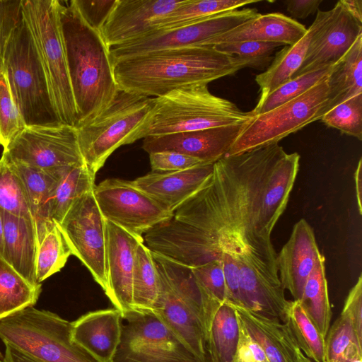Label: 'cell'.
Instances as JSON below:
<instances>
[{
	"label": "cell",
	"mask_w": 362,
	"mask_h": 362,
	"mask_svg": "<svg viewBox=\"0 0 362 362\" xmlns=\"http://www.w3.org/2000/svg\"><path fill=\"white\" fill-rule=\"evenodd\" d=\"M322 0H287L286 9L294 18H305L319 10Z\"/></svg>",
	"instance_id": "cell-49"
},
{
	"label": "cell",
	"mask_w": 362,
	"mask_h": 362,
	"mask_svg": "<svg viewBox=\"0 0 362 362\" xmlns=\"http://www.w3.org/2000/svg\"><path fill=\"white\" fill-rule=\"evenodd\" d=\"M320 254L313 228L305 219H300L276 256L281 286L293 300L301 299L305 284Z\"/></svg>",
	"instance_id": "cell-20"
},
{
	"label": "cell",
	"mask_w": 362,
	"mask_h": 362,
	"mask_svg": "<svg viewBox=\"0 0 362 362\" xmlns=\"http://www.w3.org/2000/svg\"><path fill=\"white\" fill-rule=\"evenodd\" d=\"M348 11L359 22L362 23V1L341 0Z\"/></svg>",
	"instance_id": "cell-52"
},
{
	"label": "cell",
	"mask_w": 362,
	"mask_h": 362,
	"mask_svg": "<svg viewBox=\"0 0 362 362\" xmlns=\"http://www.w3.org/2000/svg\"><path fill=\"white\" fill-rule=\"evenodd\" d=\"M57 226L72 255L86 266L105 293L106 220L100 213L93 190L79 197Z\"/></svg>",
	"instance_id": "cell-13"
},
{
	"label": "cell",
	"mask_w": 362,
	"mask_h": 362,
	"mask_svg": "<svg viewBox=\"0 0 362 362\" xmlns=\"http://www.w3.org/2000/svg\"><path fill=\"white\" fill-rule=\"evenodd\" d=\"M317 15L304 36L292 45H286L277 52L267 69L255 76L262 99L276 88L291 80L301 66L310 40L318 25Z\"/></svg>",
	"instance_id": "cell-27"
},
{
	"label": "cell",
	"mask_w": 362,
	"mask_h": 362,
	"mask_svg": "<svg viewBox=\"0 0 362 362\" xmlns=\"http://www.w3.org/2000/svg\"><path fill=\"white\" fill-rule=\"evenodd\" d=\"M300 155L276 144L225 156L202 188L160 228L163 255L194 268L227 255L239 278L280 282L272 230L288 202Z\"/></svg>",
	"instance_id": "cell-1"
},
{
	"label": "cell",
	"mask_w": 362,
	"mask_h": 362,
	"mask_svg": "<svg viewBox=\"0 0 362 362\" xmlns=\"http://www.w3.org/2000/svg\"><path fill=\"white\" fill-rule=\"evenodd\" d=\"M72 255L63 233L56 223L38 245L36 277L39 284L59 272Z\"/></svg>",
	"instance_id": "cell-38"
},
{
	"label": "cell",
	"mask_w": 362,
	"mask_h": 362,
	"mask_svg": "<svg viewBox=\"0 0 362 362\" xmlns=\"http://www.w3.org/2000/svg\"><path fill=\"white\" fill-rule=\"evenodd\" d=\"M148 154L151 172L179 171L205 164L197 158L175 151H163Z\"/></svg>",
	"instance_id": "cell-44"
},
{
	"label": "cell",
	"mask_w": 362,
	"mask_h": 362,
	"mask_svg": "<svg viewBox=\"0 0 362 362\" xmlns=\"http://www.w3.org/2000/svg\"><path fill=\"white\" fill-rule=\"evenodd\" d=\"M284 323L305 356L315 362H325V338L303 310L300 300L289 301Z\"/></svg>",
	"instance_id": "cell-36"
},
{
	"label": "cell",
	"mask_w": 362,
	"mask_h": 362,
	"mask_svg": "<svg viewBox=\"0 0 362 362\" xmlns=\"http://www.w3.org/2000/svg\"><path fill=\"white\" fill-rule=\"evenodd\" d=\"M213 170L214 163H205L179 171L151 172L132 182L173 214L202 188Z\"/></svg>",
	"instance_id": "cell-22"
},
{
	"label": "cell",
	"mask_w": 362,
	"mask_h": 362,
	"mask_svg": "<svg viewBox=\"0 0 362 362\" xmlns=\"http://www.w3.org/2000/svg\"><path fill=\"white\" fill-rule=\"evenodd\" d=\"M122 320L115 307L88 312L71 322L72 339L95 362H113L121 341Z\"/></svg>",
	"instance_id": "cell-21"
},
{
	"label": "cell",
	"mask_w": 362,
	"mask_h": 362,
	"mask_svg": "<svg viewBox=\"0 0 362 362\" xmlns=\"http://www.w3.org/2000/svg\"><path fill=\"white\" fill-rule=\"evenodd\" d=\"M248 122V121H247ZM144 139L147 153L175 151L214 163L226 156L247 122Z\"/></svg>",
	"instance_id": "cell-18"
},
{
	"label": "cell",
	"mask_w": 362,
	"mask_h": 362,
	"mask_svg": "<svg viewBox=\"0 0 362 362\" xmlns=\"http://www.w3.org/2000/svg\"><path fill=\"white\" fill-rule=\"evenodd\" d=\"M0 209L33 219L25 183L15 164L4 152L0 158Z\"/></svg>",
	"instance_id": "cell-37"
},
{
	"label": "cell",
	"mask_w": 362,
	"mask_h": 362,
	"mask_svg": "<svg viewBox=\"0 0 362 362\" xmlns=\"http://www.w3.org/2000/svg\"><path fill=\"white\" fill-rule=\"evenodd\" d=\"M26 127L13 99L6 72L0 64V145L4 150Z\"/></svg>",
	"instance_id": "cell-40"
},
{
	"label": "cell",
	"mask_w": 362,
	"mask_h": 362,
	"mask_svg": "<svg viewBox=\"0 0 362 362\" xmlns=\"http://www.w3.org/2000/svg\"><path fill=\"white\" fill-rule=\"evenodd\" d=\"M1 214L4 222L3 258L28 282L40 284L36 277L38 240L33 220L3 211Z\"/></svg>",
	"instance_id": "cell-23"
},
{
	"label": "cell",
	"mask_w": 362,
	"mask_h": 362,
	"mask_svg": "<svg viewBox=\"0 0 362 362\" xmlns=\"http://www.w3.org/2000/svg\"><path fill=\"white\" fill-rule=\"evenodd\" d=\"M358 213L362 214V160L360 158L354 175Z\"/></svg>",
	"instance_id": "cell-51"
},
{
	"label": "cell",
	"mask_w": 362,
	"mask_h": 362,
	"mask_svg": "<svg viewBox=\"0 0 362 362\" xmlns=\"http://www.w3.org/2000/svg\"><path fill=\"white\" fill-rule=\"evenodd\" d=\"M2 362H39L9 346H6Z\"/></svg>",
	"instance_id": "cell-50"
},
{
	"label": "cell",
	"mask_w": 362,
	"mask_h": 362,
	"mask_svg": "<svg viewBox=\"0 0 362 362\" xmlns=\"http://www.w3.org/2000/svg\"><path fill=\"white\" fill-rule=\"evenodd\" d=\"M281 44L269 42L242 41L217 44L213 47L218 52L243 59L247 67L264 69L269 66L274 50Z\"/></svg>",
	"instance_id": "cell-42"
},
{
	"label": "cell",
	"mask_w": 362,
	"mask_h": 362,
	"mask_svg": "<svg viewBox=\"0 0 362 362\" xmlns=\"http://www.w3.org/2000/svg\"><path fill=\"white\" fill-rule=\"evenodd\" d=\"M0 339L39 362H95L71 337V322L28 307L0 320Z\"/></svg>",
	"instance_id": "cell-8"
},
{
	"label": "cell",
	"mask_w": 362,
	"mask_h": 362,
	"mask_svg": "<svg viewBox=\"0 0 362 362\" xmlns=\"http://www.w3.org/2000/svg\"><path fill=\"white\" fill-rule=\"evenodd\" d=\"M332 66L316 69L292 78L266 97L259 99L252 112L255 115L263 114L294 99L327 77Z\"/></svg>",
	"instance_id": "cell-39"
},
{
	"label": "cell",
	"mask_w": 362,
	"mask_h": 362,
	"mask_svg": "<svg viewBox=\"0 0 362 362\" xmlns=\"http://www.w3.org/2000/svg\"><path fill=\"white\" fill-rule=\"evenodd\" d=\"M238 320L240 336L233 362H269L262 347Z\"/></svg>",
	"instance_id": "cell-47"
},
{
	"label": "cell",
	"mask_w": 362,
	"mask_h": 362,
	"mask_svg": "<svg viewBox=\"0 0 362 362\" xmlns=\"http://www.w3.org/2000/svg\"><path fill=\"white\" fill-rule=\"evenodd\" d=\"M327 126L362 140V94L328 110L320 119Z\"/></svg>",
	"instance_id": "cell-41"
},
{
	"label": "cell",
	"mask_w": 362,
	"mask_h": 362,
	"mask_svg": "<svg viewBox=\"0 0 362 362\" xmlns=\"http://www.w3.org/2000/svg\"><path fill=\"white\" fill-rule=\"evenodd\" d=\"M362 361V334L343 310L325 339V362Z\"/></svg>",
	"instance_id": "cell-35"
},
{
	"label": "cell",
	"mask_w": 362,
	"mask_h": 362,
	"mask_svg": "<svg viewBox=\"0 0 362 362\" xmlns=\"http://www.w3.org/2000/svg\"><path fill=\"white\" fill-rule=\"evenodd\" d=\"M307 31L298 21L280 13L259 14L213 39L211 46L220 43L258 41L292 45Z\"/></svg>",
	"instance_id": "cell-24"
},
{
	"label": "cell",
	"mask_w": 362,
	"mask_h": 362,
	"mask_svg": "<svg viewBox=\"0 0 362 362\" xmlns=\"http://www.w3.org/2000/svg\"><path fill=\"white\" fill-rule=\"evenodd\" d=\"M185 0H117L100 30L108 47L130 42L154 30L156 22Z\"/></svg>",
	"instance_id": "cell-17"
},
{
	"label": "cell",
	"mask_w": 362,
	"mask_h": 362,
	"mask_svg": "<svg viewBox=\"0 0 362 362\" xmlns=\"http://www.w3.org/2000/svg\"><path fill=\"white\" fill-rule=\"evenodd\" d=\"M203 294L211 301L221 304L226 302V287L221 260H214L191 268Z\"/></svg>",
	"instance_id": "cell-43"
},
{
	"label": "cell",
	"mask_w": 362,
	"mask_h": 362,
	"mask_svg": "<svg viewBox=\"0 0 362 362\" xmlns=\"http://www.w3.org/2000/svg\"><path fill=\"white\" fill-rule=\"evenodd\" d=\"M240 336L238 317L233 305L224 302L216 310L207 337V362H233Z\"/></svg>",
	"instance_id": "cell-29"
},
{
	"label": "cell",
	"mask_w": 362,
	"mask_h": 362,
	"mask_svg": "<svg viewBox=\"0 0 362 362\" xmlns=\"http://www.w3.org/2000/svg\"><path fill=\"white\" fill-rule=\"evenodd\" d=\"M325 263V257L321 253L307 279L300 303L308 318L325 339L330 327L332 310Z\"/></svg>",
	"instance_id": "cell-31"
},
{
	"label": "cell",
	"mask_w": 362,
	"mask_h": 362,
	"mask_svg": "<svg viewBox=\"0 0 362 362\" xmlns=\"http://www.w3.org/2000/svg\"><path fill=\"white\" fill-rule=\"evenodd\" d=\"M254 116L252 110L243 112L233 102L213 95L207 85L187 86L153 98L151 109L127 144L150 136L243 123Z\"/></svg>",
	"instance_id": "cell-4"
},
{
	"label": "cell",
	"mask_w": 362,
	"mask_h": 362,
	"mask_svg": "<svg viewBox=\"0 0 362 362\" xmlns=\"http://www.w3.org/2000/svg\"><path fill=\"white\" fill-rule=\"evenodd\" d=\"M58 0H23L22 15L34 40L60 122L76 127L78 113L59 21Z\"/></svg>",
	"instance_id": "cell-7"
},
{
	"label": "cell",
	"mask_w": 362,
	"mask_h": 362,
	"mask_svg": "<svg viewBox=\"0 0 362 362\" xmlns=\"http://www.w3.org/2000/svg\"><path fill=\"white\" fill-rule=\"evenodd\" d=\"M4 248V222L1 211L0 209V256L3 257Z\"/></svg>",
	"instance_id": "cell-53"
},
{
	"label": "cell",
	"mask_w": 362,
	"mask_h": 362,
	"mask_svg": "<svg viewBox=\"0 0 362 362\" xmlns=\"http://www.w3.org/2000/svg\"><path fill=\"white\" fill-rule=\"evenodd\" d=\"M159 276L152 252L144 241L136 250L132 281L134 311L152 313L159 293Z\"/></svg>",
	"instance_id": "cell-32"
},
{
	"label": "cell",
	"mask_w": 362,
	"mask_h": 362,
	"mask_svg": "<svg viewBox=\"0 0 362 362\" xmlns=\"http://www.w3.org/2000/svg\"><path fill=\"white\" fill-rule=\"evenodd\" d=\"M327 76L294 99L249 120L226 156L279 143L327 112Z\"/></svg>",
	"instance_id": "cell-10"
},
{
	"label": "cell",
	"mask_w": 362,
	"mask_h": 362,
	"mask_svg": "<svg viewBox=\"0 0 362 362\" xmlns=\"http://www.w3.org/2000/svg\"><path fill=\"white\" fill-rule=\"evenodd\" d=\"M257 0H185L173 11L158 20L154 30H168L196 23L221 13L238 9Z\"/></svg>",
	"instance_id": "cell-33"
},
{
	"label": "cell",
	"mask_w": 362,
	"mask_h": 362,
	"mask_svg": "<svg viewBox=\"0 0 362 362\" xmlns=\"http://www.w3.org/2000/svg\"><path fill=\"white\" fill-rule=\"evenodd\" d=\"M3 152L15 163L45 171L84 163L76 127L64 124L26 127Z\"/></svg>",
	"instance_id": "cell-15"
},
{
	"label": "cell",
	"mask_w": 362,
	"mask_h": 362,
	"mask_svg": "<svg viewBox=\"0 0 362 362\" xmlns=\"http://www.w3.org/2000/svg\"><path fill=\"white\" fill-rule=\"evenodd\" d=\"M256 8L225 11L200 22L160 31L155 30L128 42L109 47L112 65L129 57L163 49L211 46L216 37L257 16Z\"/></svg>",
	"instance_id": "cell-11"
},
{
	"label": "cell",
	"mask_w": 362,
	"mask_h": 362,
	"mask_svg": "<svg viewBox=\"0 0 362 362\" xmlns=\"http://www.w3.org/2000/svg\"><path fill=\"white\" fill-rule=\"evenodd\" d=\"M153 103V98L119 89L105 108L76 127L83 163L92 174L95 175L117 148L127 144Z\"/></svg>",
	"instance_id": "cell-9"
},
{
	"label": "cell",
	"mask_w": 362,
	"mask_h": 362,
	"mask_svg": "<svg viewBox=\"0 0 362 362\" xmlns=\"http://www.w3.org/2000/svg\"><path fill=\"white\" fill-rule=\"evenodd\" d=\"M317 15L318 25L303 62L293 77L332 66L362 35V23L348 11L341 0L329 11L318 10Z\"/></svg>",
	"instance_id": "cell-16"
},
{
	"label": "cell",
	"mask_w": 362,
	"mask_h": 362,
	"mask_svg": "<svg viewBox=\"0 0 362 362\" xmlns=\"http://www.w3.org/2000/svg\"><path fill=\"white\" fill-rule=\"evenodd\" d=\"M297 362H312L310 358L306 357L301 350L298 348L297 350Z\"/></svg>",
	"instance_id": "cell-54"
},
{
	"label": "cell",
	"mask_w": 362,
	"mask_h": 362,
	"mask_svg": "<svg viewBox=\"0 0 362 362\" xmlns=\"http://www.w3.org/2000/svg\"><path fill=\"white\" fill-rule=\"evenodd\" d=\"M0 64L27 127L62 124L34 40L23 18L10 35Z\"/></svg>",
	"instance_id": "cell-6"
},
{
	"label": "cell",
	"mask_w": 362,
	"mask_h": 362,
	"mask_svg": "<svg viewBox=\"0 0 362 362\" xmlns=\"http://www.w3.org/2000/svg\"><path fill=\"white\" fill-rule=\"evenodd\" d=\"M247 67L243 59L197 46L151 52L113 64L119 90L155 98L174 90L204 84L230 76Z\"/></svg>",
	"instance_id": "cell-2"
},
{
	"label": "cell",
	"mask_w": 362,
	"mask_h": 362,
	"mask_svg": "<svg viewBox=\"0 0 362 362\" xmlns=\"http://www.w3.org/2000/svg\"><path fill=\"white\" fill-rule=\"evenodd\" d=\"M66 3L60 1L59 21L79 124L105 108L119 88L100 32L85 21L74 1Z\"/></svg>",
	"instance_id": "cell-3"
},
{
	"label": "cell",
	"mask_w": 362,
	"mask_h": 362,
	"mask_svg": "<svg viewBox=\"0 0 362 362\" xmlns=\"http://www.w3.org/2000/svg\"><path fill=\"white\" fill-rule=\"evenodd\" d=\"M143 238L136 237L106 221L105 293L114 307L122 314L134 311L132 281L136 250Z\"/></svg>",
	"instance_id": "cell-19"
},
{
	"label": "cell",
	"mask_w": 362,
	"mask_h": 362,
	"mask_svg": "<svg viewBox=\"0 0 362 362\" xmlns=\"http://www.w3.org/2000/svg\"><path fill=\"white\" fill-rule=\"evenodd\" d=\"M342 310L351 319L356 331L362 334V275L349 291Z\"/></svg>",
	"instance_id": "cell-48"
},
{
	"label": "cell",
	"mask_w": 362,
	"mask_h": 362,
	"mask_svg": "<svg viewBox=\"0 0 362 362\" xmlns=\"http://www.w3.org/2000/svg\"><path fill=\"white\" fill-rule=\"evenodd\" d=\"M93 194L106 221L138 238L173 216L132 181L107 179L95 186Z\"/></svg>",
	"instance_id": "cell-14"
},
{
	"label": "cell",
	"mask_w": 362,
	"mask_h": 362,
	"mask_svg": "<svg viewBox=\"0 0 362 362\" xmlns=\"http://www.w3.org/2000/svg\"><path fill=\"white\" fill-rule=\"evenodd\" d=\"M233 306L238 318L262 347L269 362H297L299 347L286 323Z\"/></svg>",
	"instance_id": "cell-25"
},
{
	"label": "cell",
	"mask_w": 362,
	"mask_h": 362,
	"mask_svg": "<svg viewBox=\"0 0 362 362\" xmlns=\"http://www.w3.org/2000/svg\"><path fill=\"white\" fill-rule=\"evenodd\" d=\"M13 163L26 187L39 245L56 224L49 216V200L52 190L64 168L45 171Z\"/></svg>",
	"instance_id": "cell-26"
},
{
	"label": "cell",
	"mask_w": 362,
	"mask_h": 362,
	"mask_svg": "<svg viewBox=\"0 0 362 362\" xmlns=\"http://www.w3.org/2000/svg\"><path fill=\"white\" fill-rule=\"evenodd\" d=\"M22 18L21 1L0 0V63L8 40Z\"/></svg>",
	"instance_id": "cell-46"
},
{
	"label": "cell",
	"mask_w": 362,
	"mask_h": 362,
	"mask_svg": "<svg viewBox=\"0 0 362 362\" xmlns=\"http://www.w3.org/2000/svg\"><path fill=\"white\" fill-rule=\"evenodd\" d=\"M152 255L160 283L152 313L202 362H207L206 337L214 315L208 300L191 268Z\"/></svg>",
	"instance_id": "cell-5"
},
{
	"label": "cell",
	"mask_w": 362,
	"mask_h": 362,
	"mask_svg": "<svg viewBox=\"0 0 362 362\" xmlns=\"http://www.w3.org/2000/svg\"><path fill=\"white\" fill-rule=\"evenodd\" d=\"M122 318L113 362H202L153 313L132 311Z\"/></svg>",
	"instance_id": "cell-12"
},
{
	"label": "cell",
	"mask_w": 362,
	"mask_h": 362,
	"mask_svg": "<svg viewBox=\"0 0 362 362\" xmlns=\"http://www.w3.org/2000/svg\"><path fill=\"white\" fill-rule=\"evenodd\" d=\"M41 293V284L28 282L0 256V320L34 306Z\"/></svg>",
	"instance_id": "cell-34"
},
{
	"label": "cell",
	"mask_w": 362,
	"mask_h": 362,
	"mask_svg": "<svg viewBox=\"0 0 362 362\" xmlns=\"http://www.w3.org/2000/svg\"><path fill=\"white\" fill-rule=\"evenodd\" d=\"M95 176L84 163L62 168L50 195L49 216L52 221L59 223L79 197L93 190Z\"/></svg>",
	"instance_id": "cell-30"
},
{
	"label": "cell",
	"mask_w": 362,
	"mask_h": 362,
	"mask_svg": "<svg viewBox=\"0 0 362 362\" xmlns=\"http://www.w3.org/2000/svg\"><path fill=\"white\" fill-rule=\"evenodd\" d=\"M73 1L85 21L99 32L117 2V0Z\"/></svg>",
	"instance_id": "cell-45"
},
{
	"label": "cell",
	"mask_w": 362,
	"mask_h": 362,
	"mask_svg": "<svg viewBox=\"0 0 362 362\" xmlns=\"http://www.w3.org/2000/svg\"><path fill=\"white\" fill-rule=\"evenodd\" d=\"M327 111L346 100L362 94V35L332 66L327 76Z\"/></svg>",
	"instance_id": "cell-28"
}]
</instances>
